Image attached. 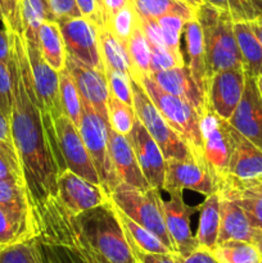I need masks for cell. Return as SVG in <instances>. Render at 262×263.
I'll list each match as a JSON object with an SVG mask.
<instances>
[{
	"instance_id": "cell-1",
	"label": "cell",
	"mask_w": 262,
	"mask_h": 263,
	"mask_svg": "<svg viewBox=\"0 0 262 263\" xmlns=\"http://www.w3.org/2000/svg\"><path fill=\"white\" fill-rule=\"evenodd\" d=\"M10 35L13 51L9 63L13 80L10 126L36 234L41 223L67 212L58 198V176L66 171L67 166L62 157L55 123L44 109L36 92L23 36L14 32Z\"/></svg>"
},
{
	"instance_id": "cell-2",
	"label": "cell",
	"mask_w": 262,
	"mask_h": 263,
	"mask_svg": "<svg viewBox=\"0 0 262 263\" xmlns=\"http://www.w3.org/2000/svg\"><path fill=\"white\" fill-rule=\"evenodd\" d=\"M72 223L80 235L110 263H135L112 200L72 215Z\"/></svg>"
},
{
	"instance_id": "cell-3",
	"label": "cell",
	"mask_w": 262,
	"mask_h": 263,
	"mask_svg": "<svg viewBox=\"0 0 262 263\" xmlns=\"http://www.w3.org/2000/svg\"><path fill=\"white\" fill-rule=\"evenodd\" d=\"M195 20L202 28L208 79L222 69L243 68L233 18L204 2L195 8Z\"/></svg>"
},
{
	"instance_id": "cell-4",
	"label": "cell",
	"mask_w": 262,
	"mask_h": 263,
	"mask_svg": "<svg viewBox=\"0 0 262 263\" xmlns=\"http://www.w3.org/2000/svg\"><path fill=\"white\" fill-rule=\"evenodd\" d=\"M109 195L110 200L118 210L122 211L127 217L138 222L139 225L156 234L163 241L164 246L174 252V247L164 223L162 204L163 198L161 195V190L156 187L141 190L121 181Z\"/></svg>"
},
{
	"instance_id": "cell-5",
	"label": "cell",
	"mask_w": 262,
	"mask_h": 263,
	"mask_svg": "<svg viewBox=\"0 0 262 263\" xmlns=\"http://www.w3.org/2000/svg\"><path fill=\"white\" fill-rule=\"evenodd\" d=\"M136 81L144 87L157 109L166 118L170 126L181 136L190 151L198 158L203 159L200 115L197 109L186 100L162 90L149 76H140Z\"/></svg>"
},
{
	"instance_id": "cell-6",
	"label": "cell",
	"mask_w": 262,
	"mask_h": 263,
	"mask_svg": "<svg viewBox=\"0 0 262 263\" xmlns=\"http://www.w3.org/2000/svg\"><path fill=\"white\" fill-rule=\"evenodd\" d=\"M131 87L136 117L158 144L164 159H185L194 154L157 109L144 87L134 79H131Z\"/></svg>"
},
{
	"instance_id": "cell-7",
	"label": "cell",
	"mask_w": 262,
	"mask_h": 263,
	"mask_svg": "<svg viewBox=\"0 0 262 263\" xmlns=\"http://www.w3.org/2000/svg\"><path fill=\"white\" fill-rule=\"evenodd\" d=\"M108 125L109 123L105 122L104 118L98 115L89 103L82 100V117L79 131L91 157L99 176L100 185L108 194H110L121 181L117 177L110 158L108 145Z\"/></svg>"
},
{
	"instance_id": "cell-8",
	"label": "cell",
	"mask_w": 262,
	"mask_h": 263,
	"mask_svg": "<svg viewBox=\"0 0 262 263\" xmlns=\"http://www.w3.org/2000/svg\"><path fill=\"white\" fill-rule=\"evenodd\" d=\"M218 187L220 180L195 154L185 159H166L163 192L189 189L207 197L218 192Z\"/></svg>"
},
{
	"instance_id": "cell-9",
	"label": "cell",
	"mask_w": 262,
	"mask_h": 263,
	"mask_svg": "<svg viewBox=\"0 0 262 263\" xmlns=\"http://www.w3.org/2000/svg\"><path fill=\"white\" fill-rule=\"evenodd\" d=\"M202 156L218 180L228 175L231 154V125L210 107L200 116Z\"/></svg>"
},
{
	"instance_id": "cell-10",
	"label": "cell",
	"mask_w": 262,
	"mask_h": 263,
	"mask_svg": "<svg viewBox=\"0 0 262 263\" xmlns=\"http://www.w3.org/2000/svg\"><path fill=\"white\" fill-rule=\"evenodd\" d=\"M63 36L66 53L82 63L104 71L99 51L98 26L84 17L57 21Z\"/></svg>"
},
{
	"instance_id": "cell-11",
	"label": "cell",
	"mask_w": 262,
	"mask_h": 263,
	"mask_svg": "<svg viewBox=\"0 0 262 263\" xmlns=\"http://www.w3.org/2000/svg\"><path fill=\"white\" fill-rule=\"evenodd\" d=\"M23 40L38 97L44 109L51 116L55 123L58 118L64 115L59 97V72L51 68L50 64L44 59L38 39L23 37Z\"/></svg>"
},
{
	"instance_id": "cell-12",
	"label": "cell",
	"mask_w": 262,
	"mask_h": 263,
	"mask_svg": "<svg viewBox=\"0 0 262 263\" xmlns=\"http://www.w3.org/2000/svg\"><path fill=\"white\" fill-rule=\"evenodd\" d=\"M170 198L162 200L163 204L164 223L175 253L180 257H186L198 249L195 235L190 229V218L197 212L198 207H192L184 200L182 190H171Z\"/></svg>"
},
{
	"instance_id": "cell-13",
	"label": "cell",
	"mask_w": 262,
	"mask_h": 263,
	"mask_svg": "<svg viewBox=\"0 0 262 263\" xmlns=\"http://www.w3.org/2000/svg\"><path fill=\"white\" fill-rule=\"evenodd\" d=\"M55 130L67 168L92 184L100 185L98 172L79 128L66 115H62L55 122Z\"/></svg>"
},
{
	"instance_id": "cell-14",
	"label": "cell",
	"mask_w": 262,
	"mask_h": 263,
	"mask_svg": "<svg viewBox=\"0 0 262 263\" xmlns=\"http://www.w3.org/2000/svg\"><path fill=\"white\" fill-rule=\"evenodd\" d=\"M246 86V73L243 68L222 69L215 72L208 79V107L222 120L229 121L243 97Z\"/></svg>"
},
{
	"instance_id": "cell-15",
	"label": "cell",
	"mask_w": 262,
	"mask_h": 263,
	"mask_svg": "<svg viewBox=\"0 0 262 263\" xmlns=\"http://www.w3.org/2000/svg\"><path fill=\"white\" fill-rule=\"evenodd\" d=\"M58 198L64 210L73 216L110 200L103 186L82 179L68 168L58 176Z\"/></svg>"
},
{
	"instance_id": "cell-16",
	"label": "cell",
	"mask_w": 262,
	"mask_h": 263,
	"mask_svg": "<svg viewBox=\"0 0 262 263\" xmlns=\"http://www.w3.org/2000/svg\"><path fill=\"white\" fill-rule=\"evenodd\" d=\"M66 68L68 69L69 74L73 79L77 90L81 95V99L89 103L94 108L95 112L102 116L105 122L109 123L108 100H109L110 92L105 72L92 68L68 54L66 59Z\"/></svg>"
},
{
	"instance_id": "cell-17",
	"label": "cell",
	"mask_w": 262,
	"mask_h": 263,
	"mask_svg": "<svg viewBox=\"0 0 262 263\" xmlns=\"http://www.w3.org/2000/svg\"><path fill=\"white\" fill-rule=\"evenodd\" d=\"M127 139L133 145L141 172L152 187L162 190L166 175V159L158 144L136 117Z\"/></svg>"
},
{
	"instance_id": "cell-18",
	"label": "cell",
	"mask_w": 262,
	"mask_h": 263,
	"mask_svg": "<svg viewBox=\"0 0 262 263\" xmlns=\"http://www.w3.org/2000/svg\"><path fill=\"white\" fill-rule=\"evenodd\" d=\"M229 123L262 151V97L254 77L246 76L243 97Z\"/></svg>"
},
{
	"instance_id": "cell-19",
	"label": "cell",
	"mask_w": 262,
	"mask_h": 263,
	"mask_svg": "<svg viewBox=\"0 0 262 263\" xmlns=\"http://www.w3.org/2000/svg\"><path fill=\"white\" fill-rule=\"evenodd\" d=\"M0 210L17 229L22 240L35 236V222L27 190L12 180L0 179Z\"/></svg>"
},
{
	"instance_id": "cell-20",
	"label": "cell",
	"mask_w": 262,
	"mask_h": 263,
	"mask_svg": "<svg viewBox=\"0 0 262 263\" xmlns=\"http://www.w3.org/2000/svg\"><path fill=\"white\" fill-rule=\"evenodd\" d=\"M218 194L234 200L243 210L253 229H262V187L256 180H240L225 175L220 180Z\"/></svg>"
},
{
	"instance_id": "cell-21",
	"label": "cell",
	"mask_w": 262,
	"mask_h": 263,
	"mask_svg": "<svg viewBox=\"0 0 262 263\" xmlns=\"http://www.w3.org/2000/svg\"><path fill=\"white\" fill-rule=\"evenodd\" d=\"M149 77L166 92L186 100L189 104H192L197 109V112L200 116L208 109L205 94L195 84L194 79H193L192 73L186 66L152 72Z\"/></svg>"
},
{
	"instance_id": "cell-22",
	"label": "cell",
	"mask_w": 262,
	"mask_h": 263,
	"mask_svg": "<svg viewBox=\"0 0 262 263\" xmlns=\"http://www.w3.org/2000/svg\"><path fill=\"white\" fill-rule=\"evenodd\" d=\"M108 127V145L113 167L120 181L138 189L146 190L152 187L141 172L135 152L127 136L116 133L109 125Z\"/></svg>"
},
{
	"instance_id": "cell-23",
	"label": "cell",
	"mask_w": 262,
	"mask_h": 263,
	"mask_svg": "<svg viewBox=\"0 0 262 263\" xmlns=\"http://www.w3.org/2000/svg\"><path fill=\"white\" fill-rule=\"evenodd\" d=\"M228 174L240 180H254L262 176V151L233 126Z\"/></svg>"
},
{
	"instance_id": "cell-24",
	"label": "cell",
	"mask_w": 262,
	"mask_h": 263,
	"mask_svg": "<svg viewBox=\"0 0 262 263\" xmlns=\"http://www.w3.org/2000/svg\"><path fill=\"white\" fill-rule=\"evenodd\" d=\"M182 39H184V50H181L185 66L192 73L195 84L205 94L207 91L208 72L207 63H205L204 43H203V33L199 23L195 20H190L185 22L182 30ZM207 98V97H205Z\"/></svg>"
},
{
	"instance_id": "cell-25",
	"label": "cell",
	"mask_w": 262,
	"mask_h": 263,
	"mask_svg": "<svg viewBox=\"0 0 262 263\" xmlns=\"http://www.w3.org/2000/svg\"><path fill=\"white\" fill-rule=\"evenodd\" d=\"M254 229L249 223L246 213L234 200L220 195V231L217 243L241 240L252 243Z\"/></svg>"
},
{
	"instance_id": "cell-26",
	"label": "cell",
	"mask_w": 262,
	"mask_h": 263,
	"mask_svg": "<svg viewBox=\"0 0 262 263\" xmlns=\"http://www.w3.org/2000/svg\"><path fill=\"white\" fill-rule=\"evenodd\" d=\"M199 220L195 234L198 248L211 251L217 244L220 231V194L218 192L207 195L198 205Z\"/></svg>"
},
{
	"instance_id": "cell-27",
	"label": "cell",
	"mask_w": 262,
	"mask_h": 263,
	"mask_svg": "<svg viewBox=\"0 0 262 263\" xmlns=\"http://www.w3.org/2000/svg\"><path fill=\"white\" fill-rule=\"evenodd\" d=\"M234 32L238 41L246 76L258 79L262 76V44L253 32L249 22H234Z\"/></svg>"
},
{
	"instance_id": "cell-28",
	"label": "cell",
	"mask_w": 262,
	"mask_h": 263,
	"mask_svg": "<svg viewBox=\"0 0 262 263\" xmlns=\"http://www.w3.org/2000/svg\"><path fill=\"white\" fill-rule=\"evenodd\" d=\"M98 36H99L100 58L104 66V71L113 69L131 77L133 67L126 46L105 26H98Z\"/></svg>"
},
{
	"instance_id": "cell-29",
	"label": "cell",
	"mask_w": 262,
	"mask_h": 263,
	"mask_svg": "<svg viewBox=\"0 0 262 263\" xmlns=\"http://www.w3.org/2000/svg\"><path fill=\"white\" fill-rule=\"evenodd\" d=\"M38 40L44 59L57 72L66 68V46L57 21L41 23L38 30Z\"/></svg>"
},
{
	"instance_id": "cell-30",
	"label": "cell",
	"mask_w": 262,
	"mask_h": 263,
	"mask_svg": "<svg viewBox=\"0 0 262 263\" xmlns=\"http://www.w3.org/2000/svg\"><path fill=\"white\" fill-rule=\"evenodd\" d=\"M117 212L131 252L140 251L145 252V253H170V252H172L164 246L163 241L156 234L131 220L118 208Z\"/></svg>"
},
{
	"instance_id": "cell-31",
	"label": "cell",
	"mask_w": 262,
	"mask_h": 263,
	"mask_svg": "<svg viewBox=\"0 0 262 263\" xmlns=\"http://www.w3.org/2000/svg\"><path fill=\"white\" fill-rule=\"evenodd\" d=\"M140 18L158 20L163 15H180L186 21L194 20L195 8L182 0H131Z\"/></svg>"
},
{
	"instance_id": "cell-32",
	"label": "cell",
	"mask_w": 262,
	"mask_h": 263,
	"mask_svg": "<svg viewBox=\"0 0 262 263\" xmlns=\"http://www.w3.org/2000/svg\"><path fill=\"white\" fill-rule=\"evenodd\" d=\"M22 35L26 39H38L41 23L57 21L49 0H20Z\"/></svg>"
},
{
	"instance_id": "cell-33",
	"label": "cell",
	"mask_w": 262,
	"mask_h": 263,
	"mask_svg": "<svg viewBox=\"0 0 262 263\" xmlns=\"http://www.w3.org/2000/svg\"><path fill=\"white\" fill-rule=\"evenodd\" d=\"M210 252L217 263H259L262 259L253 244L241 240L217 243Z\"/></svg>"
},
{
	"instance_id": "cell-34",
	"label": "cell",
	"mask_w": 262,
	"mask_h": 263,
	"mask_svg": "<svg viewBox=\"0 0 262 263\" xmlns=\"http://www.w3.org/2000/svg\"><path fill=\"white\" fill-rule=\"evenodd\" d=\"M126 49H127L131 67H133L131 79L138 80L140 76H149L151 74V48L139 22L128 39Z\"/></svg>"
},
{
	"instance_id": "cell-35",
	"label": "cell",
	"mask_w": 262,
	"mask_h": 263,
	"mask_svg": "<svg viewBox=\"0 0 262 263\" xmlns=\"http://www.w3.org/2000/svg\"><path fill=\"white\" fill-rule=\"evenodd\" d=\"M59 97L63 113L79 128L82 117V99L67 68L59 72Z\"/></svg>"
},
{
	"instance_id": "cell-36",
	"label": "cell",
	"mask_w": 262,
	"mask_h": 263,
	"mask_svg": "<svg viewBox=\"0 0 262 263\" xmlns=\"http://www.w3.org/2000/svg\"><path fill=\"white\" fill-rule=\"evenodd\" d=\"M228 13L234 22H253L262 18V0H205Z\"/></svg>"
},
{
	"instance_id": "cell-37",
	"label": "cell",
	"mask_w": 262,
	"mask_h": 263,
	"mask_svg": "<svg viewBox=\"0 0 262 263\" xmlns=\"http://www.w3.org/2000/svg\"><path fill=\"white\" fill-rule=\"evenodd\" d=\"M0 156L7 162L9 168L12 170L14 176L20 181V184H22L25 186L22 166H21L20 156H18L14 139H13L10 120L7 116L3 115L2 112H0Z\"/></svg>"
},
{
	"instance_id": "cell-38",
	"label": "cell",
	"mask_w": 262,
	"mask_h": 263,
	"mask_svg": "<svg viewBox=\"0 0 262 263\" xmlns=\"http://www.w3.org/2000/svg\"><path fill=\"white\" fill-rule=\"evenodd\" d=\"M0 263H43L36 236L2 249Z\"/></svg>"
},
{
	"instance_id": "cell-39",
	"label": "cell",
	"mask_w": 262,
	"mask_h": 263,
	"mask_svg": "<svg viewBox=\"0 0 262 263\" xmlns=\"http://www.w3.org/2000/svg\"><path fill=\"white\" fill-rule=\"evenodd\" d=\"M135 120L136 113L134 107L110 95L108 100V121L110 127L121 135L128 136L133 130Z\"/></svg>"
},
{
	"instance_id": "cell-40",
	"label": "cell",
	"mask_w": 262,
	"mask_h": 263,
	"mask_svg": "<svg viewBox=\"0 0 262 263\" xmlns=\"http://www.w3.org/2000/svg\"><path fill=\"white\" fill-rule=\"evenodd\" d=\"M139 22V15L134 8L133 2L128 3L126 7L118 10L117 13L112 15L105 23V27L109 28L113 35L121 41L125 46H127L128 39L133 33L134 28L136 27Z\"/></svg>"
},
{
	"instance_id": "cell-41",
	"label": "cell",
	"mask_w": 262,
	"mask_h": 263,
	"mask_svg": "<svg viewBox=\"0 0 262 263\" xmlns=\"http://www.w3.org/2000/svg\"><path fill=\"white\" fill-rule=\"evenodd\" d=\"M161 27L162 35H163L164 44L171 51L177 55L182 57L181 53V35L186 20L180 15L170 14L156 20Z\"/></svg>"
},
{
	"instance_id": "cell-42",
	"label": "cell",
	"mask_w": 262,
	"mask_h": 263,
	"mask_svg": "<svg viewBox=\"0 0 262 263\" xmlns=\"http://www.w3.org/2000/svg\"><path fill=\"white\" fill-rule=\"evenodd\" d=\"M105 76H107L110 95L117 98L121 102L126 103L127 105L134 107L131 77L122 72L113 71V69H105Z\"/></svg>"
},
{
	"instance_id": "cell-43",
	"label": "cell",
	"mask_w": 262,
	"mask_h": 263,
	"mask_svg": "<svg viewBox=\"0 0 262 263\" xmlns=\"http://www.w3.org/2000/svg\"><path fill=\"white\" fill-rule=\"evenodd\" d=\"M149 48H151V73L185 66L184 58L175 54L167 46L149 45Z\"/></svg>"
},
{
	"instance_id": "cell-44",
	"label": "cell",
	"mask_w": 262,
	"mask_h": 263,
	"mask_svg": "<svg viewBox=\"0 0 262 263\" xmlns=\"http://www.w3.org/2000/svg\"><path fill=\"white\" fill-rule=\"evenodd\" d=\"M13 107V80L8 64L0 62V112L10 120Z\"/></svg>"
},
{
	"instance_id": "cell-45",
	"label": "cell",
	"mask_w": 262,
	"mask_h": 263,
	"mask_svg": "<svg viewBox=\"0 0 262 263\" xmlns=\"http://www.w3.org/2000/svg\"><path fill=\"white\" fill-rule=\"evenodd\" d=\"M0 9L4 15L5 30L22 35L20 0H0Z\"/></svg>"
},
{
	"instance_id": "cell-46",
	"label": "cell",
	"mask_w": 262,
	"mask_h": 263,
	"mask_svg": "<svg viewBox=\"0 0 262 263\" xmlns=\"http://www.w3.org/2000/svg\"><path fill=\"white\" fill-rule=\"evenodd\" d=\"M21 241L23 240L18 234L17 229L13 226L7 215L0 210V251L13 246V244L21 243Z\"/></svg>"
},
{
	"instance_id": "cell-47",
	"label": "cell",
	"mask_w": 262,
	"mask_h": 263,
	"mask_svg": "<svg viewBox=\"0 0 262 263\" xmlns=\"http://www.w3.org/2000/svg\"><path fill=\"white\" fill-rule=\"evenodd\" d=\"M49 3H50L51 10L57 21L82 17L76 0H49Z\"/></svg>"
},
{
	"instance_id": "cell-48",
	"label": "cell",
	"mask_w": 262,
	"mask_h": 263,
	"mask_svg": "<svg viewBox=\"0 0 262 263\" xmlns=\"http://www.w3.org/2000/svg\"><path fill=\"white\" fill-rule=\"evenodd\" d=\"M135 263H181V257L177 253H145L140 251L131 252Z\"/></svg>"
},
{
	"instance_id": "cell-49",
	"label": "cell",
	"mask_w": 262,
	"mask_h": 263,
	"mask_svg": "<svg viewBox=\"0 0 262 263\" xmlns=\"http://www.w3.org/2000/svg\"><path fill=\"white\" fill-rule=\"evenodd\" d=\"M131 0H97L100 12V26H105L110 17L130 3Z\"/></svg>"
},
{
	"instance_id": "cell-50",
	"label": "cell",
	"mask_w": 262,
	"mask_h": 263,
	"mask_svg": "<svg viewBox=\"0 0 262 263\" xmlns=\"http://www.w3.org/2000/svg\"><path fill=\"white\" fill-rule=\"evenodd\" d=\"M76 4L82 17L90 20L97 26H100L102 21H100V12L97 0H76Z\"/></svg>"
},
{
	"instance_id": "cell-51",
	"label": "cell",
	"mask_w": 262,
	"mask_h": 263,
	"mask_svg": "<svg viewBox=\"0 0 262 263\" xmlns=\"http://www.w3.org/2000/svg\"><path fill=\"white\" fill-rule=\"evenodd\" d=\"M13 58L12 51V35L8 30L0 28V62L9 66Z\"/></svg>"
},
{
	"instance_id": "cell-52",
	"label": "cell",
	"mask_w": 262,
	"mask_h": 263,
	"mask_svg": "<svg viewBox=\"0 0 262 263\" xmlns=\"http://www.w3.org/2000/svg\"><path fill=\"white\" fill-rule=\"evenodd\" d=\"M181 263H217L210 251L198 248L189 256L181 257Z\"/></svg>"
},
{
	"instance_id": "cell-53",
	"label": "cell",
	"mask_w": 262,
	"mask_h": 263,
	"mask_svg": "<svg viewBox=\"0 0 262 263\" xmlns=\"http://www.w3.org/2000/svg\"><path fill=\"white\" fill-rule=\"evenodd\" d=\"M0 179L4 180H12V181H15L20 184V181L17 180V177L14 176V174L12 172V170L9 168V166L7 164V162L3 159V157L0 156ZM22 185V184H21Z\"/></svg>"
},
{
	"instance_id": "cell-54",
	"label": "cell",
	"mask_w": 262,
	"mask_h": 263,
	"mask_svg": "<svg viewBox=\"0 0 262 263\" xmlns=\"http://www.w3.org/2000/svg\"><path fill=\"white\" fill-rule=\"evenodd\" d=\"M252 244L257 248L258 253L262 257V229H254L253 239H252Z\"/></svg>"
},
{
	"instance_id": "cell-55",
	"label": "cell",
	"mask_w": 262,
	"mask_h": 263,
	"mask_svg": "<svg viewBox=\"0 0 262 263\" xmlns=\"http://www.w3.org/2000/svg\"><path fill=\"white\" fill-rule=\"evenodd\" d=\"M251 23V27L252 30H253V32L256 33V36L258 37V40L261 41L262 44V18H259V20H256L253 21V22H249Z\"/></svg>"
},
{
	"instance_id": "cell-56",
	"label": "cell",
	"mask_w": 262,
	"mask_h": 263,
	"mask_svg": "<svg viewBox=\"0 0 262 263\" xmlns=\"http://www.w3.org/2000/svg\"><path fill=\"white\" fill-rule=\"evenodd\" d=\"M182 2L188 3V4L192 5V7L197 8V7H199L200 4H203V3H204L205 0H182Z\"/></svg>"
},
{
	"instance_id": "cell-57",
	"label": "cell",
	"mask_w": 262,
	"mask_h": 263,
	"mask_svg": "<svg viewBox=\"0 0 262 263\" xmlns=\"http://www.w3.org/2000/svg\"><path fill=\"white\" fill-rule=\"evenodd\" d=\"M257 85H258V89L259 92H261V97H262V76L257 79Z\"/></svg>"
},
{
	"instance_id": "cell-58",
	"label": "cell",
	"mask_w": 262,
	"mask_h": 263,
	"mask_svg": "<svg viewBox=\"0 0 262 263\" xmlns=\"http://www.w3.org/2000/svg\"><path fill=\"white\" fill-rule=\"evenodd\" d=\"M257 181V184L259 185V186L262 187V176H259V177H257V179H254Z\"/></svg>"
},
{
	"instance_id": "cell-59",
	"label": "cell",
	"mask_w": 262,
	"mask_h": 263,
	"mask_svg": "<svg viewBox=\"0 0 262 263\" xmlns=\"http://www.w3.org/2000/svg\"><path fill=\"white\" fill-rule=\"evenodd\" d=\"M0 21H2V22H3V25H4V15H3V12H2V9H0Z\"/></svg>"
},
{
	"instance_id": "cell-60",
	"label": "cell",
	"mask_w": 262,
	"mask_h": 263,
	"mask_svg": "<svg viewBox=\"0 0 262 263\" xmlns=\"http://www.w3.org/2000/svg\"><path fill=\"white\" fill-rule=\"evenodd\" d=\"M259 263H262V259H261V262H259Z\"/></svg>"
}]
</instances>
